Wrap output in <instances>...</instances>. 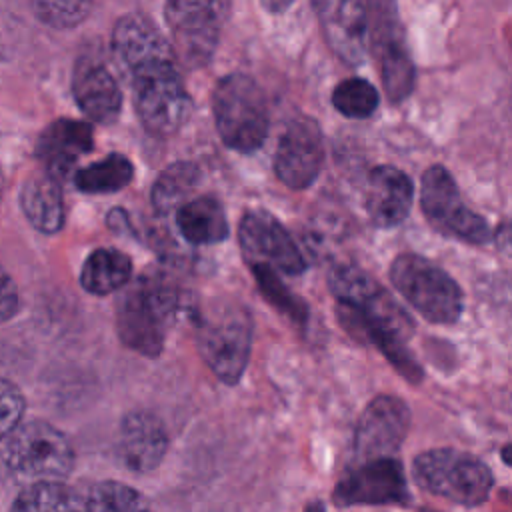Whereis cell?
<instances>
[{"mask_svg": "<svg viewBox=\"0 0 512 512\" xmlns=\"http://www.w3.org/2000/svg\"><path fill=\"white\" fill-rule=\"evenodd\" d=\"M328 288L338 302L340 324L354 338L376 346L408 382H420L424 372L406 348L414 324L404 308L354 264L334 266L328 274Z\"/></svg>", "mask_w": 512, "mask_h": 512, "instance_id": "cell-1", "label": "cell"}, {"mask_svg": "<svg viewBox=\"0 0 512 512\" xmlns=\"http://www.w3.org/2000/svg\"><path fill=\"white\" fill-rule=\"evenodd\" d=\"M178 300L176 284L160 272H144L128 282L116 300V330L124 346L144 356H158Z\"/></svg>", "mask_w": 512, "mask_h": 512, "instance_id": "cell-2", "label": "cell"}, {"mask_svg": "<svg viewBox=\"0 0 512 512\" xmlns=\"http://www.w3.org/2000/svg\"><path fill=\"white\" fill-rule=\"evenodd\" d=\"M196 346L218 380L236 384L252 348L250 310L232 296L206 300L196 312Z\"/></svg>", "mask_w": 512, "mask_h": 512, "instance_id": "cell-3", "label": "cell"}, {"mask_svg": "<svg viewBox=\"0 0 512 512\" xmlns=\"http://www.w3.org/2000/svg\"><path fill=\"white\" fill-rule=\"evenodd\" d=\"M134 90V108L140 124L152 136L176 134L192 112V100L182 82L178 58L162 56L128 70Z\"/></svg>", "mask_w": 512, "mask_h": 512, "instance_id": "cell-4", "label": "cell"}, {"mask_svg": "<svg viewBox=\"0 0 512 512\" xmlns=\"http://www.w3.org/2000/svg\"><path fill=\"white\" fill-rule=\"evenodd\" d=\"M212 114L220 140L242 154L258 150L268 134V104L248 74H226L212 92Z\"/></svg>", "mask_w": 512, "mask_h": 512, "instance_id": "cell-5", "label": "cell"}, {"mask_svg": "<svg viewBox=\"0 0 512 512\" xmlns=\"http://www.w3.org/2000/svg\"><path fill=\"white\" fill-rule=\"evenodd\" d=\"M390 280L406 302L428 322L452 324L460 318L464 298L456 280L420 254H400L390 264Z\"/></svg>", "mask_w": 512, "mask_h": 512, "instance_id": "cell-6", "label": "cell"}, {"mask_svg": "<svg viewBox=\"0 0 512 512\" xmlns=\"http://www.w3.org/2000/svg\"><path fill=\"white\" fill-rule=\"evenodd\" d=\"M414 480L434 496L462 506L482 504L492 490V472L476 456L454 448H432L412 462Z\"/></svg>", "mask_w": 512, "mask_h": 512, "instance_id": "cell-7", "label": "cell"}, {"mask_svg": "<svg viewBox=\"0 0 512 512\" xmlns=\"http://www.w3.org/2000/svg\"><path fill=\"white\" fill-rule=\"evenodd\" d=\"M368 50L376 62L386 98L404 102L416 84V68L408 50L396 0H366Z\"/></svg>", "mask_w": 512, "mask_h": 512, "instance_id": "cell-8", "label": "cell"}, {"mask_svg": "<svg viewBox=\"0 0 512 512\" xmlns=\"http://www.w3.org/2000/svg\"><path fill=\"white\" fill-rule=\"evenodd\" d=\"M6 468L26 480H64L74 468V450L68 438L48 422H20L4 440Z\"/></svg>", "mask_w": 512, "mask_h": 512, "instance_id": "cell-9", "label": "cell"}, {"mask_svg": "<svg viewBox=\"0 0 512 512\" xmlns=\"http://www.w3.org/2000/svg\"><path fill=\"white\" fill-rule=\"evenodd\" d=\"M232 0H166L164 18L178 64L202 68L214 56Z\"/></svg>", "mask_w": 512, "mask_h": 512, "instance_id": "cell-10", "label": "cell"}, {"mask_svg": "<svg viewBox=\"0 0 512 512\" xmlns=\"http://www.w3.org/2000/svg\"><path fill=\"white\" fill-rule=\"evenodd\" d=\"M420 208L428 224L444 236L474 246L488 244L494 238L486 218L464 204L452 174L440 164L426 168L422 174Z\"/></svg>", "mask_w": 512, "mask_h": 512, "instance_id": "cell-11", "label": "cell"}, {"mask_svg": "<svg viewBox=\"0 0 512 512\" xmlns=\"http://www.w3.org/2000/svg\"><path fill=\"white\" fill-rule=\"evenodd\" d=\"M408 428H410L408 404L398 396H390V394L376 396L360 414L354 430V438H352L354 464L378 460V458H394V454L404 444Z\"/></svg>", "mask_w": 512, "mask_h": 512, "instance_id": "cell-12", "label": "cell"}, {"mask_svg": "<svg viewBox=\"0 0 512 512\" xmlns=\"http://www.w3.org/2000/svg\"><path fill=\"white\" fill-rule=\"evenodd\" d=\"M238 242L248 264H266L284 274H300L306 268L290 232L266 210L244 212L238 224Z\"/></svg>", "mask_w": 512, "mask_h": 512, "instance_id": "cell-13", "label": "cell"}, {"mask_svg": "<svg viewBox=\"0 0 512 512\" xmlns=\"http://www.w3.org/2000/svg\"><path fill=\"white\" fill-rule=\"evenodd\" d=\"M324 162V142L318 122L310 116L292 118L278 138L274 172L278 180L292 188H308L320 174Z\"/></svg>", "mask_w": 512, "mask_h": 512, "instance_id": "cell-14", "label": "cell"}, {"mask_svg": "<svg viewBox=\"0 0 512 512\" xmlns=\"http://www.w3.org/2000/svg\"><path fill=\"white\" fill-rule=\"evenodd\" d=\"M338 506L404 504L410 500L402 464L396 458H378L354 464L334 488Z\"/></svg>", "mask_w": 512, "mask_h": 512, "instance_id": "cell-15", "label": "cell"}, {"mask_svg": "<svg viewBox=\"0 0 512 512\" xmlns=\"http://www.w3.org/2000/svg\"><path fill=\"white\" fill-rule=\"evenodd\" d=\"M326 44L348 66H360L368 54L366 0H310Z\"/></svg>", "mask_w": 512, "mask_h": 512, "instance_id": "cell-16", "label": "cell"}, {"mask_svg": "<svg viewBox=\"0 0 512 512\" xmlns=\"http://www.w3.org/2000/svg\"><path fill=\"white\" fill-rule=\"evenodd\" d=\"M168 432L164 422L144 410L128 412L118 430L116 452L120 462L134 472H152L166 456Z\"/></svg>", "mask_w": 512, "mask_h": 512, "instance_id": "cell-17", "label": "cell"}, {"mask_svg": "<svg viewBox=\"0 0 512 512\" xmlns=\"http://www.w3.org/2000/svg\"><path fill=\"white\" fill-rule=\"evenodd\" d=\"M72 94L82 114L96 124H112L122 110V90L114 74L88 56L74 64Z\"/></svg>", "mask_w": 512, "mask_h": 512, "instance_id": "cell-18", "label": "cell"}, {"mask_svg": "<svg viewBox=\"0 0 512 512\" xmlns=\"http://www.w3.org/2000/svg\"><path fill=\"white\" fill-rule=\"evenodd\" d=\"M414 202V184L396 166H376L368 174L366 212L374 226L394 228L406 220Z\"/></svg>", "mask_w": 512, "mask_h": 512, "instance_id": "cell-19", "label": "cell"}, {"mask_svg": "<svg viewBox=\"0 0 512 512\" xmlns=\"http://www.w3.org/2000/svg\"><path fill=\"white\" fill-rule=\"evenodd\" d=\"M92 126L74 118H58L50 122L38 136L36 156L46 172L62 180L68 176L80 156L92 150Z\"/></svg>", "mask_w": 512, "mask_h": 512, "instance_id": "cell-20", "label": "cell"}, {"mask_svg": "<svg viewBox=\"0 0 512 512\" xmlns=\"http://www.w3.org/2000/svg\"><path fill=\"white\" fill-rule=\"evenodd\" d=\"M112 50L126 70L174 54L172 44H168L158 26L144 14H126L116 22L112 30Z\"/></svg>", "mask_w": 512, "mask_h": 512, "instance_id": "cell-21", "label": "cell"}, {"mask_svg": "<svg viewBox=\"0 0 512 512\" xmlns=\"http://www.w3.org/2000/svg\"><path fill=\"white\" fill-rule=\"evenodd\" d=\"M20 208L38 232H60L66 218L60 180L44 168L30 174L20 188Z\"/></svg>", "mask_w": 512, "mask_h": 512, "instance_id": "cell-22", "label": "cell"}, {"mask_svg": "<svg viewBox=\"0 0 512 512\" xmlns=\"http://www.w3.org/2000/svg\"><path fill=\"white\" fill-rule=\"evenodd\" d=\"M176 226L190 244H216L228 238L230 226L224 206L214 196H196L176 210Z\"/></svg>", "mask_w": 512, "mask_h": 512, "instance_id": "cell-23", "label": "cell"}, {"mask_svg": "<svg viewBox=\"0 0 512 512\" xmlns=\"http://www.w3.org/2000/svg\"><path fill=\"white\" fill-rule=\"evenodd\" d=\"M132 278V260L116 248H96L82 264L80 282L84 290L106 296L122 290Z\"/></svg>", "mask_w": 512, "mask_h": 512, "instance_id": "cell-24", "label": "cell"}, {"mask_svg": "<svg viewBox=\"0 0 512 512\" xmlns=\"http://www.w3.org/2000/svg\"><path fill=\"white\" fill-rule=\"evenodd\" d=\"M200 182V168L194 162H174L160 172L150 190V200L158 216H172L190 200Z\"/></svg>", "mask_w": 512, "mask_h": 512, "instance_id": "cell-25", "label": "cell"}, {"mask_svg": "<svg viewBox=\"0 0 512 512\" xmlns=\"http://www.w3.org/2000/svg\"><path fill=\"white\" fill-rule=\"evenodd\" d=\"M10 512H88L86 498L60 480H38L12 502Z\"/></svg>", "mask_w": 512, "mask_h": 512, "instance_id": "cell-26", "label": "cell"}, {"mask_svg": "<svg viewBox=\"0 0 512 512\" xmlns=\"http://www.w3.org/2000/svg\"><path fill=\"white\" fill-rule=\"evenodd\" d=\"M134 178V166L124 154H108L106 158L80 168L74 184L84 194H112L126 188Z\"/></svg>", "mask_w": 512, "mask_h": 512, "instance_id": "cell-27", "label": "cell"}, {"mask_svg": "<svg viewBox=\"0 0 512 512\" xmlns=\"http://www.w3.org/2000/svg\"><path fill=\"white\" fill-rule=\"evenodd\" d=\"M88 512H152L148 500L132 486L118 480H102L86 498Z\"/></svg>", "mask_w": 512, "mask_h": 512, "instance_id": "cell-28", "label": "cell"}, {"mask_svg": "<svg viewBox=\"0 0 512 512\" xmlns=\"http://www.w3.org/2000/svg\"><path fill=\"white\" fill-rule=\"evenodd\" d=\"M378 104V90L364 78H346L332 90V106L346 118H368L374 114Z\"/></svg>", "mask_w": 512, "mask_h": 512, "instance_id": "cell-29", "label": "cell"}, {"mask_svg": "<svg viewBox=\"0 0 512 512\" xmlns=\"http://www.w3.org/2000/svg\"><path fill=\"white\" fill-rule=\"evenodd\" d=\"M250 270L256 278L258 288L262 290L264 298L272 306H276L282 314L290 316L298 324L306 322V318H308L306 304L300 298H296V294L280 280L278 270H274L272 266H266V264H250Z\"/></svg>", "mask_w": 512, "mask_h": 512, "instance_id": "cell-30", "label": "cell"}, {"mask_svg": "<svg viewBox=\"0 0 512 512\" xmlns=\"http://www.w3.org/2000/svg\"><path fill=\"white\" fill-rule=\"evenodd\" d=\"M94 0H30L34 16L56 30H68L82 24L92 12Z\"/></svg>", "mask_w": 512, "mask_h": 512, "instance_id": "cell-31", "label": "cell"}, {"mask_svg": "<svg viewBox=\"0 0 512 512\" xmlns=\"http://www.w3.org/2000/svg\"><path fill=\"white\" fill-rule=\"evenodd\" d=\"M26 400L16 384L0 378V440H6L22 422Z\"/></svg>", "mask_w": 512, "mask_h": 512, "instance_id": "cell-32", "label": "cell"}, {"mask_svg": "<svg viewBox=\"0 0 512 512\" xmlns=\"http://www.w3.org/2000/svg\"><path fill=\"white\" fill-rule=\"evenodd\" d=\"M20 308V294L12 276L0 268V324L16 316Z\"/></svg>", "mask_w": 512, "mask_h": 512, "instance_id": "cell-33", "label": "cell"}, {"mask_svg": "<svg viewBox=\"0 0 512 512\" xmlns=\"http://www.w3.org/2000/svg\"><path fill=\"white\" fill-rule=\"evenodd\" d=\"M494 240H496V244H498V248H500L502 252H506L508 256H512V214L496 228Z\"/></svg>", "mask_w": 512, "mask_h": 512, "instance_id": "cell-34", "label": "cell"}, {"mask_svg": "<svg viewBox=\"0 0 512 512\" xmlns=\"http://www.w3.org/2000/svg\"><path fill=\"white\" fill-rule=\"evenodd\" d=\"M294 0H260V4L264 6V10H268L270 14H282L292 6Z\"/></svg>", "mask_w": 512, "mask_h": 512, "instance_id": "cell-35", "label": "cell"}, {"mask_svg": "<svg viewBox=\"0 0 512 512\" xmlns=\"http://www.w3.org/2000/svg\"><path fill=\"white\" fill-rule=\"evenodd\" d=\"M502 460H504L508 466H512V444H506V446L502 448Z\"/></svg>", "mask_w": 512, "mask_h": 512, "instance_id": "cell-36", "label": "cell"}, {"mask_svg": "<svg viewBox=\"0 0 512 512\" xmlns=\"http://www.w3.org/2000/svg\"><path fill=\"white\" fill-rule=\"evenodd\" d=\"M306 512H324V506H322V502H312V504L306 508Z\"/></svg>", "mask_w": 512, "mask_h": 512, "instance_id": "cell-37", "label": "cell"}, {"mask_svg": "<svg viewBox=\"0 0 512 512\" xmlns=\"http://www.w3.org/2000/svg\"><path fill=\"white\" fill-rule=\"evenodd\" d=\"M418 512H434V510H426V508H424V510H418Z\"/></svg>", "mask_w": 512, "mask_h": 512, "instance_id": "cell-38", "label": "cell"}]
</instances>
